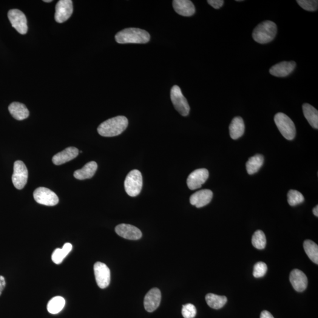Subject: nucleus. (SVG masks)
<instances>
[{"label": "nucleus", "mask_w": 318, "mask_h": 318, "mask_svg": "<svg viewBox=\"0 0 318 318\" xmlns=\"http://www.w3.org/2000/svg\"><path fill=\"white\" fill-rule=\"evenodd\" d=\"M129 121L125 116H119L102 123L98 128L99 134L103 137H114L121 134L128 126Z\"/></svg>", "instance_id": "1"}, {"label": "nucleus", "mask_w": 318, "mask_h": 318, "mask_svg": "<svg viewBox=\"0 0 318 318\" xmlns=\"http://www.w3.org/2000/svg\"><path fill=\"white\" fill-rule=\"evenodd\" d=\"M115 39L119 44H146L150 41V36L140 28H128L116 34Z\"/></svg>", "instance_id": "2"}, {"label": "nucleus", "mask_w": 318, "mask_h": 318, "mask_svg": "<svg viewBox=\"0 0 318 318\" xmlns=\"http://www.w3.org/2000/svg\"><path fill=\"white\" fill-rule=\"evenodd\" d=\"M277 34L276 24L273 21L267 20L261 22L255 28L252 37L258 43L266 44L273 40Z\"/></svg>", "instance_id": "3"}, {"label": "nucleus", "mask_w": 318, "mask_h": 318, "mask_svg": "<svg viewBox=\"0 0 318 318\" xmlns=\"http://www.w3.org/2000/svg\"><path fill=\"white\" fill-rule=\"evenodd\" d=\"M274 120L283 137L288 140H293L296 136V127L291 119L283 113H278L275 115Z\"/></svg>", "instance_id": "4"}, {"label": "nucleus", "mask_w": 318, "mask_h": 318, "mask_svg": "<svg viewBox=\"0 0 318 318\" xmlns=\"http://www.w3.org/2000/svg\"><path fill=\"white\" fill-rule=\"evenodd\" d=\"M143 186V178L138 170H133L127 175L124 181V189L127 195L136 197L140 194Z\"/></svg>", "instance_id": "5"}, {"label": "nucleus", "mask_w": 318, "mask_h": 318, "mask_svg": "<svg viewBox=\"0 0 318 318\" xmlns=\"http://www.w3.org/2000/svg\"><path fill=\"white\" fill-rule=\"evenodd\" d=\"M170 99L175 109L178 111L181 116H187L189 114L190 106L181 92L180 88L178 86H174L170 91Z\"/></svg>", "instance_id": "6"}, {"label": "nucleus", "mask_w": 318, "mask_h": 318, "mask_svg": "<svg viewBox=\"0 0 318 318\" xmlns=\"http://www.w3.org/2000/svg\"><path fill=\"white\" fill-rule=\"evenodd\" d=\"M28 176V170L25 164L21 160L15 161L12 176L14 187L19 190L23 189L27 183Z\"/></svg>", "instance_id": "7"}, {"label": "nucleus", "mask_w": 318, "mask_h": 318, "mask_svg": "<svg viewBox=\"0 0 318 318\" xmlns=\"http://www.w3.org/2000/svg\"><path fill=\"white\" fill-rule=\"evenodd\" d=\"M34 199L39 204L48 206H53L58 204L59 198L52 190L40 187L34 192Z\"/></svg>", "instance_id": "8"}, {"label": "nucleus", "mask_w": 318, "mask_h": 318, "mask_svg": "<svg viewBox=\"0 0 318 318\" xmlns=\"http://www.w3.org/2000/svg\"><path fill=\"white\" fill-rule=\"evenodd\" d=\"M8 18L12 26L21 35L27 34L28 31L26 16L20 10L13 9L8 13Z\"/></svg>", "instance_id": "9"}, {"label": "nucleus", "mask_w": 318, "mask_h": 318, "mask_svg": "<svg viewBox=\"0 0 318 318\" xmlns=\"http://www.w3.org/2000/svg\"><path fill=\"white\" fill-rule=\"evenodd\" d=\"M94 272L99 287L101 289L108 287L110 283L111 274L110 269L106 264L96 262L94 265Z\"/></svg>", "instance_id": "10"}, {"label": "nucleus", "mask_w": 318, "mask_h": 318, "mask_svg": "<svg viewBox=\"0 0 318 318\" xmlns=\"http://www.w3.org/2000/svg\"><path fill=\"white\" fill-rule=\"evenodd\" d=\"M73 12L72 0H60L56 6L55 18L59 23H62L69 19Z\"/></svg>", "instance_id": "11"}, {"label": "nucleus", "mask_w": 318, "mask_h": 318, "mask_svg": "<svg viewBox=\"0 0 318 318\" xmlns=\"http://www.w3.org/2000/svg\"><path fill=\"white\" fill-rule=\"evenodd\" d=\"M209 175V171L206 169L195 170L187 178V186L192 190L200 188L208 180Z\"/></svg>", "instance_id": "12"}, {"label": "nucleus", "mask_w": 318, "mask_h": 318, "mask_svg": "<svg viewBox=\"0 0 318 318\" xmlns=\"http://www.w3.org/2000/svg\"><path fill=\"white\" fill-rule=\"evenodd\" d=\"M115 231L120 237L129 240H138L142 237L140 229L128 224H120L116 227Z\"/></svg>", "instance_id": "13"}, {"label": "nucleus", "mask_w": 318, "mask_h": 318, "mask_svg": "<svg viewBox=\"0 0 318 318\" xmlns=\"http://www.w3.org/2000/svg\"><path fill=\"white\" fill-rule=\"evenodd\" d=\"M161 298L160 291L158 288L152 289L144 297V308L149 312L156 311L160 304Z\"/></svg>", "instance_id": "14"}, {"label": "nucleus", "mask_w": 318, "mask_h": 318, "mask_svg": "<svg viewBox=\"0 0 318 318\" xmlns=\"http://www.w3.org/2000/svg\"><path fill=\"white\" fill-rule=\"evenodd\" d=\"M296 66V62L293 61H282L272 66L269 72L272 76L278 78H285L293 72Z\"/></svg>", "instance_id": "15"}, {"label": "nucleus", "mask_w": 318, "mask_h": 318, "mask_svg": "<svg viewBox=\"0 0 318 318\" xmlns=\"http://www.w3.org/2000/svg\"><path fill=\"white\" fill-rule=\"evenodd\" d=\"M213 192L211 190L203 189L195 192L190 198V202L198 208H202L211 202Z\"/></svg>", "instance_id": "16"}, {"label": "nucleus", "mask_w": 318, "mask_h": 318, "mask_svg": "<svg viewBox=\"0 0 318 318\" xmlns=\"http://www.w3.org/2000/svg\"><path fill=\"white\" fill-rule=\"evenodd\" d=\"M289 280L295 291L303 292L308 286V279L306 275L299 269H294L291 272Z\"/></svg>", "instance_id": "17"}, {"label": "nucleus", "mask_w": 318, "mask_h": 318, "mask_svg": "<svg viewBox=\"0 0 318 318\" xmlns=\"http://www.w3.org/2000/svg\"><path fill=\"white\" fill-rule=\"evenodd\" d=\"M173 7L176 12L180 16L190 17L195 13V7L189 0H174Z\"/></svg>", "instance_id": "18"}, {"label": "nucleus", "mask_w": 318, "mask_h": 318, "mask_svg": "<svg viewBox=\"0 0 318 318\" xmlns=\"http://www.w3.org/2000/svg\"><path fill=\"white\" fill-rule=\"evenodd\" d=\"M79 150L75 147H68L53 156L52 160L56 165H61L73 160L79 155Z\"/></svg>", "instance_id": "19"}, {"label": "nucleus", "mask_w": 318, "mask_h": 318, "mask_svg": "<svg viewBox=\"0 0 318 318\" xmlns=\"http://www.w3.org/2000/svg\"><path fill=\"white\" fill-rule=\"evenodd\" d=\"M98 170V164L95 161H90L85 164L83 168L76 170L74 177L77 179L85 180L92 178Z\"/></svg>", "instance_id": "20"}, {"label": "nucleus", "mask_w": 318, "mask_h": 318, "mask_svg": "<svg viewBox=\"0 0 318 318\" xmlns=\"http://www.w3.org/2000/svg\"><path fill=\"white\" fill-rule=\"evenodd\" d=\"M8 110L11 116L18 120H23L29 116V111L24 104L13 102L8 107Z\"/></svg>", "instance_id": "21"}, {"label": "nucleus", "mask_w": 318, "mask_h": 318, "mask_svg": "<svg viewBox=\"0 0 318 318\" xmlns=\"http://www.w3.org/2000/svg\"><path fill=\"white\" fill-rule=\"evenodd\" d=\"M245 126L243 119L236 117L233 119L229 126L230 136L234 140L242 137L245 133Z\"/></svg>", "instance_id": "22"}, {"label": "nucleus", "mask_w": 318, "mask_h": 318, "mask_svg": "<svg viewBox=\"0 0 318 318\" xmlns=\"http://www.w3.org/2000/svg\"><path fill=\"white\" fill-rule=\"evenodd\" d=\"M303 115L308 123L314 129H318V112L311 104L305 103L302 107Z\"/></svg>", "instance_id": "23"}, {"label": "nucleus", "mask_w": 318, "mask_h": 318, "mask_svg": "<svg viewBox=\"0 0 318 318\" xmlns=\"http://www.w3.org/2000/svg\"><path fill=\"white\" fill-rule=\"evenodd\" d=\"M264 158L262 155L258 154L250 158L246 164L247 172L249 175H254L259 171L263 166Z\"/></svg>", "instance_id": "24"}, {"label": "nucleus", "mask_w": 318, "mask_h": 318, "mask_svg": "<svg viewBox=\"0 0 318 318\" xmlns=\"http://www.w3.org/2000/svg\"><path fill=\"white\" fill-rule=\"evenodd\" d=\"M73 246L70 243H65L62 248H58L53 252L52 259L56 264H60L69 253L72 251Z\"/></svg>", "instance_id": "25"}, {"label": "nucleus", "mask_w": 318, "mask_h": 318, "mask_svg": "<svg viewBox=\"0 0 318 318\" xmlns=\"http://www.w3.org/2000/svg\"><path fill=\"white\" fill-rule=\"evenodd\" d=\"M205 299L207 304L210 307L215 309H219L223 308L227 303V300H228L225 296H219V295L214 294L206 295Z\"/></svg>", "instance_id": "26"}, {"label": "nucleus", "mask_w": 318, "mask_h": 318, "mask_svg": "<svg viewBox=\"0 0 318 318\" xmlns=\"http://www.w3.org/2000/svg\"><path fill=\"white\" fill-rule=\"evenodd\" d=\"M303 248L309 259L318 265V246L317 244L311 240H306L303 243Z\"/></svg>", "instance_id": "27"}, {"label": "nucleus", "mask_w": 318, "mask_h": 318, "mask_svg": "<svg viewBox=\"0 0 318 318\" xmlns=\"http://www.w3.org/2000/svg\"><path fill=\"white\" fill-rule=\"evenodd\" d=\"M65 299L61 297L52 298L47 304V310L52 314H58L60 312L65 306Z\"/></svg>", "instance_id": "28"}, {"label": "nucleus", "mask_w": 318, "mask_h": 318, "mask_svg": "<svg viewBox=\"0 0 318 318\" xmlns=\"http://www.w3.org/2000/svg\"><path fill=\"white\" fill-rule=\"evenodd\" d=\"M252 243L255 248L263 249L266 245V238L265 234L260 230L254 233L252 238Z\"/></svg>", "instance_id": "29"}, {"label": "nucleus", "mask_w": 318, "mask_h": 318, "mask_svg": "<svg viewBox=\"0 0 318 318\" xmlns=\"http://www.w3.org/2000/svg\"><path fill=\"white\" fill-rule=\"evenodd\" d=\"M305 198L301 193L297 190H289L288 194V202L289 205L295 206L304 201Z\"/></svg>", "instance_id": "30"}, {"label": "nucleus", "mask_w": 318, "mask_h": 318, "mask_svg": "<svg viewBox=\"0 0 318 318\" xmlns=\"http://www.w3.org/2000/svg\"><path fill=\"white\" fill-rule=\"evenodd\" d=\"M297 2L303 9L306 11H315L318 10L317 0H298Z\"/></svg>", "instance_id": "31"}, {"label": "nucleus", "mask_w": 318, "mask_h": 318, "mask_svg": "<svg viewBox=\"0 0 318 318\" xmlns=\"http://www.w3.org/2000/svg\"><path fill=\"white\" fill-rule=\"evenodd\" d=\"M267 271H268V266H267L265 263L262 262H258L254 266L253 275L255 278H262L265 276Z\"/></svg>", "instance_id": "32"}, {"label": "nucleus", "mask_w": 318, "mask_h": 318, "mask_svg": "<svg viewBox=\"0 0 318 318\" xmlns=\"http://www.w3.org/2000/svg\"><path fill=\"white\" fill-rule=\"evenodd\" d=\"M181 314L184 318H194L197 314V308L191 303H187L183 306Z\"/></svg>", "instance_id": "33"}, {"label": "nucleus", "mask_w": 318, "mask_h": 318, "mask_svg": "<svg viewBox=\"0 0 318 318\" xmlns=\"http://www.w3.org/2000/svg\"><path fill=\"white\" fill-rule=\"evenodd\" d=\"M208 3L215 9H219L223 6L224 1L223 0H208Z\"/></svg>", "instance_id": "34"}, {"label": "nucleus", "mask_w": 318, "mask_h": 318, "mask_svg": "<svg viewBox=\"0 0 318 318\" xmlns=\"http://www.w3.org/2000/svg\"><path fill=\"white\" fill-rule=\"evenodd\" d=\"M5 285H6V282H5L4 278L0 276V295H1L2 291H3Z\"/></svg>", "instance_id": "35"}, {"label": "nucleus", "mask_w": 318, "mask_h": 318, "mask_svg": "<svg viewBox=\"0 0 318 318\" xmlns=\"http://www.w3.org/2000/svg\"><path fill=\"white\" fill-rule=\"evenodd\" d=\"M260 318H274V317L269 312L263 311L260 314Z\"/></svg>", "instance_id": "36"}, {"label": "nucleus", "mask_w": 318, "mask_h": 318, "mask_svg": "<svg viewBox=\"0 0 318 318\" xmlns=\"http://www.w3.org/2000/svg\"><path fill=\"white\" fill-rule=\"evenodd\" d=\"M313 214L315 216V217H318V206H317L316 207H315V208L313 209Z\"/></svg>", "instance_id": "37"}, {"label": "nucleus", "mask_w": 318, "mask_h": 318, "mask_svg": "<svg viewBox=\"0 0 318 318\" xmlns=\"http://www.w3.org/2000/svg\"><path fill=\"white\" fill-rule=\"evenodd\" d=\"M45 2H52V0H44L43 1Z\"/></svg>", "instance_id": "38"}]
</instances>
